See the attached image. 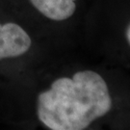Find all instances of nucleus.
<instances>
[{
	"mask_svg": "<svg viewBox=\"0 0 130 130\" xmlns=\"http://www.w3.org/2000/svg\"><path fill=\"white\" fill-rule=\"evenodd\" d=\"M114 93L106 77L88 68L52 77L35 95L34 115L48 130H85L114 110Z\"/></svg>",
	"mask_w": 130,
	"mask_h": 130,
	"instance_id": "nucleus-1",
	"label": "nucleus"
},
{
	"mask_svg": "<svg viewBox=\"0 0 130 130\" xmlns=\"http://www.w3.org/2000/svg\"><path fill=\"white\" fill-rule=\"evenodd\" d=\"M32 46V37L21 24L0 19V62L26 55Z\"/></svg>",
	"mask_w": 130,
	"mask_h": 130,
	"instance_id": "nucleus-2",
	"label": "nucleus"
},
{
	"mask_svg": "<svg viewBox=\"0 0 130 130\" xmlns=\"http://www.w3.org/2000/svg\"><path fill=\"white\" fill-rule=\"evenodd\" d=\"M35 13L53 24L70 21L78 13L82 0H25Z\"/></svg>",
	"mask_w": 130,
	"mask_h": 130,
	"instance_id": "nucleus-3",
	"label": "nucleus"
},
{
	"mask_svg": "<svg viewBox=\"0 0 130 130\" xmlns=\"http://www.w3.org/2000/svg\"><path fill=\"white\" fill-rule=\"evenodd\" d=\"M122 39L125 43L126 48L130 53V18L126 20L125 24L122 28Z\"/></svg>",
	"mask_w": 130,
	"mask_h": 130,
	"instance_id": "nucleus-4",
	"label": "nucleus"
}]
</instances>
